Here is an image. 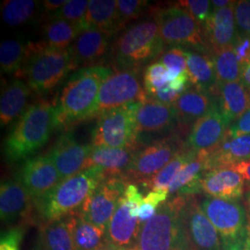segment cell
<instances>
[{"mask_svg": "<svg viewBox=\"0 0 250 250\" xmlns=\"http://www.w3.org/2000/svg\"><path fill=\"white\" fill-rule=\"evenodd\" d=\"M113 72L97 65L83 68L67 81L56 107L58 128H69L94 117L102 83Z\"/></svg>", "mask_w": 250, "mask_h": 250, "instance_id": "6da1fadb", "label": "cell"}, {"mask_svg": "<svg viewBox=\"0 0 250 250\" xmlns=\"http://www.w3.org/2000/svg\"><path fill=\"white\" fill-rule=\"evenodd\" d=\"M107 178L103 170L93 167L64 179L43 197L34 201L35 214L41 224L77 214L90 195Z\"/></svg>", "mask_w": 250, "mask_h": 250, "instance_id": "7a4b0ae2", "label": "cell"}, {"mask_svg": "<svg viewBox=\"0 0 250 250\" xmlns=\"http://www.w3.org/2000/svg\"><path fill=\"white\" fill-rule=\"evenodd\" d=\"M58 128L56 107L39 101L30 105L19 118L4 142V153L9 162L25 160L45 145Z\"/></svg>", "mask_w": 250, "mask_h": 250, "instance_id": "3957f363", "label": "cell"}, {"mask_svg": "<svg viewBox=\"0 0 250 250\" xmlns=\"http://www.w3.org/2000/svg\"><path fill=\"white\" fill-rule=\"evenodd\" d=\"M155 19H146L127 27L112 46V59L118 70L138 71L161 57L164 50Z\"/></svg>", "mask_w": 250, "mask_h": 250, "instance_id": "277c9868", "label": "cell"}, {"mask_svg": "<svg viewBox=\"0 0 250 250\" xmlns=\"http://www.w3.org/2000/svg\"><path fill=\"white\" fill-rule=\"evenodd\" d=\"M24 64L21 76H25L29 87L38 94L53 89L69 72L77 69L69 48H54L43 41L27 45Z\"/></svg>", "mask_w": 250, "mask_h": 250, "instance_id": "5b68a950", "label": "cell"}, {"mask_svg": "<svg viewBox=\"0 0 250 250\" xmlns=\"http://www.w3.org/2000/svg\"><path fill=\"white\" fill-rule=\"evenodd\" d=\"M186 197L175 196L162 203L155 216L141 225L137 237L139 250H189L182 209Z\"/></svg>", "mask_w": 250, "mask_h": 250, "instance_id": "8992f818", "label": "cell"}, {"mask_svg": "<svg viewBox=\"0 0 250 250\" xmlns=\"http://www.w3.org/2000/svg\"><path fill=\"white\" fill-rule=\"evenodd\" d=\"M139 103L110 109L98 117L92 134L94 147H140L135 112Z\"/></svg>", "mask_w": 250, "mask_h": 250, "instance_id": "52a82bcc", "label": "cell"}, {"mask_svg": "<svg viewBox=\"0 0 250 250\" xmlns=\"http://www.w3.org/2000/svg\"><path fill=\"white\" fill-rule=\"evenodd\" d=\"M186 147L177 135H170L140 147L122 176L129 183L141 185L147 182L162 170L179 152Z\"/></svg>", "mask_w": 250, "mask_h": 250, "instance_id": "ba28073f", "label": "cell"}, {"mask_svg": "<svg viewBox=\"0 0 250 250\" xmlns=\"http://www.w3.org/2000/svg\"><path fill=\"white\" fill-rule=\"evenodd\" d=\"M200 206L219 232L223 247L241 241L249 235L248 215L239 200L207 197Z\"/></svg>", "mask_w": 250, "mask_h": 250, "instance_id": "9c48e42d", "label": "cell"}, {"mask_svg": "<svg viewBox=\"0 0 250 250\" xmlns=\"http://www.w3.org/2000/svg\"><path fill=\"white\" fill-rule=\"evenodd\" d=\"M161 39L165 45L193 46L204 51L206 47L202 28L186 9L179 6L159 9L153 12Z\"/></svg>", "mask_w": 250, "mask_h": 250, "instance_id": "30bf717a", "label": "cell"}, {"mask_svg": "<svg viewBox=\"0 0 250 250\" xmlns=\"http://www.w3.org/2000/svg\"><path fill=\"white\" fill-rule=\"evenodd\" d=\"M146 99L138 71L117 70L102 83L94 117L117 107L142 103Z\"/></svg>", "mask_w": 250, "mask_h": 250, "instance_id": "8fae6325", "label": "cell"}, {"mask_svg": "<svg viewBox=\"0 0 250 250\" xmlns=\"http://www.w3.org/2000/svg\"><path fill=\"white\" fill-rule=\"evenodd\" d=\"M127 186L128 182L122 176L104 179L86 199L78 214L106 231Z\"/></svg>", "mask_w": 250, "mask_h": 250, "instance_id": "7c38bea8", "label": "cell"}, {"mask_svg": "<svg viewBox=\"0 0 250 250\" xmlns=\"http://www.w3.org/2000/svg\"><path fill=\"white\" fill-rule=\"evenodd\" d=\"M182 221L189 250H222V238L195 196L186 197Z\"/></svg>", "mask_w": 250, "mask_h": 250, "instance_id": "4fadbf2b", "label": "cell"}, {"mask_svg": "<svg viewBox=\"0 0 250 250\" xmlns=\"http://www.w3.org/2000/svg\"><path fill=\"white\" fill-rule=\"evenodd\" d=\"M136 127L141 146L146 139L156 134H165L171 131L178 123L177 115L172 105L161 103L148 98L139 103L136 112Z\"/></svg>", "mask_w": 250, "mask_h": 250, "instance_id": "5bb4252c", "label": "cell"}, {"mask_svg": "<svg viewBox=\"0 0 250 250\" xmlns=\"http://www.w3.org/2000/svg\"><path fill=\"white\" fill-rule=\"evenodd\" d=\"M18 180L34 201L62 181L48 154L27 159L20 169Z\"/></svg>", "mask_w": 250, "mask_h": 250, "instance_id": "9a60e30c", "label": "cell"}, {"mask_svg": "<svg viewBox=\"0 0 250 250\" xmlns=\"http://www.w3.org/2000/svg\"><path fill=\"white\" fill-rule=\"evenodd\" d=\"M229 125L220 109L218 100L214 107L193 125L186 147L195 153H205L222 143L227 136Z\"/></svg>", "mask_w": 250, "mask_h": 250, "instance_id": "2e32d148", "label": "cell"}, {"mask_svg": "<svg viewBox=\"0 0 250 250\" xmlns=\"http://www.w3.org/2000/svg\"><path fill=\"white\" fill-rule=\"evenodd\" d=\"M93 146L79 143L70 132L63 133L47 153L59 170L62 180L84 170Z\"/></svg>", "mask_w": 250, "mask_h": 250, "instance_id": "e0dca14e", "label": "cell"}, {"mask_svg": "<svg viewBox=\"0 0 250 250\" xmlns=\"http://www.w3.org/2000/svg\"><path fill=\"white\" fill-rule=\"evenodd\" d=\"M234 1L232 5L212 11L201 25L206 47L210 54L233 46L239 36L234 17Z\"/></svg>", "mask_w": 250, "mask_h": 250, "instance_id": "ac0fdd59", "label": "cell"}, {"mask_svg": "<svg viewBox=\"0 0 250 250\" xmlns=\"http://www.w3.org/2000/svg\"><path fill=\"white\" fill-rule=\"evenodd\" d=\"M34 214V200L18 179L2 182L0 188V217L2 222L9 224L19 219L31 221Z\"/></svg>", "mask_w": 250, "mask_h": 250, "instance_id": "d6986e66", "label": "cell"}, {"mask_svg": "<svg viewBox=\"0 0 250 250\" xmlns=\"http://www.w3.org/2000/svg\"><path fill=\"white\" fill-rule=\"evenodd\" d=\"M108 38L95 27L88 26L83 30L69 47L77 69L97 66L107 52Z\"/></svg>", "mask_w": 250, "mask_h": 250, "instance_id": "ffe728a7", "label": "cell"}, {"mask_svg": "<svg viewBox=\"0 0 250 250\" xmlns=\"http://www.w3.org/2000/svg\"><path fill=\"white\" fill-rule=\"evenodd\" d=\"M142 224L131 213V204L123 195L105 231V240L126 249L137 240Z\"/></svg>", "mask_w": 250, "mask_h": 250, "instance_id": "44dd1931", "label": "cell"}, {"mask_svg": "<svg viewBox=\"0 0 250 250\" xmlns=\"http://www.w3.org/2000/svg\"><path fill=\"white\" fill-rule=\"evenodd\" d=\"M202 191L208 197L239 200L245 192V180L230 167L207 171L201 182Z\"/></svg>", "mask_w": 250, "mask_h": 250, "instance_id": "7402d4cb", "label": "cell"}, {"mask_svg": "<svg viewBox=\"0 0 250 250\" xmlns=\"http://www.w3.org/2000/svg\"><path fill=\"white\" fill-rule=\"evenodd\" d=\"M200 154L205 156L208 171L217 168L232 167L242 161H250V134L238 137L227 135L216 147Z\"/></svg>", "mask_w": 250, "mask_h": 250, "instance_id": "603a6c76", "label": "cell"}, {"mask_svg": "<svg viewBox=\"0 0 250 250\" xmlns=\"http://www.w3.org/2000/svg\"><path fill=\"white\" fill-rule=\"evenodd\" d=\"M140 147L112 148L93 146L85 162L84 170L97 167L103 170L106 177L123 176Z\"/></svg>", "mask_w": 250, "mask_h": 250, "instance_id": "cb8c5ba5", "label": "cell"}, {"mask_svg": "<svg viewBox=\"0 0 250 250\" xmlns=\"http://www.w3.org/2000/svg\"><path fill=\"white\" fill-rule=\"evenodd\" d=\"M217 103L213 95L190 86L172 104L178 124L190 125L212 109Z\"/></svg>", "mask_w": 250, "mask_h": 250, "instance_id": "d4e9b609", "label": "cell"}, {"mask_svg": "<svg viewBox=\"0 0 250 250\" xmlns=\"http://www.w3.org/2000/svg\"><path fill=\"white\" fill-rule=\"evenodd\" d=\"M215 96L229 127L250 107V93L240 81L217 85Z\"/></svg>", "mask_w": 250, "mask_h": 250, "instance_id": "484cf974", "label": "cell"}, {"mask_svg": "<svg viewBox=\"0 0 250 250\" xmlns=\"http://www.w3.org/2000/svg\"><path fill=\"white\" fill-rule=\"evenodd\" d=\"M187 51V73L195 88L215 96L217 79L212 56L201 50Z\"/></svg>", "mask_w": 250, "mask_h": 250, "instance_id": "4316f807", "label": "cell"}, {"mask_svg": "<svg viewBox=\"0 0 250 250\" xmlns=\"http://www.w3.org/2000/svg\"><path fill=\"white\" fill-rule=\"evenodd\" d=\"M207 171L205 156L198 153L179 171L170 184L168 195L195 196L202 190L201 182Z\"/></svg>", "mask_w": 250, "mask_h": 250, "instance_id": "83f0119b", "label": "cell"}, {"mask_svg": "<svg viewBox=\"0 0 250 250\" xmlns=\"http://www.w3.org/2000/svg\"><path fill=\"white\" fill-rule=\"evenodd\" d=\"M31 88L23 81L14 79L8 83L1 94L0 124L7 126L24 112Z\"/></svg>", "mask_w": 250, "mask_h": 250, "instance_id": "f1b7e54d", "label": "cell"}, {"mask_svg": "<svg viewBox=\"0 0 250 250\" xmlns=\"http://www.w3.org/2000/svg\"><path fill=\"white\" fill-rule=\"evenodd\" d=\"M86 22L108 37L121 31L117 0H90Z\"/></svg>", "mask_w": 250, "mask_h": 250, "instance_id": "f546056e", "label": "cell"}, {"mask_svg": "<svg viewBox=\"0 0 250 250\" xmlns=\"http://www.w3.org/2000/svg\"><path fill=\"white\" fill-rule=\"evenodd\" d=\"M40 227L39 240L45 250H76L68 218Z\"/></svg>", "mask_w": 250, "mask_h": 250, "instance_id": "4dcf8cb0", "label": "cell"}, {"mask_svg": "<svg viewBox=\"0 0 250 250\" xmlns=\"http://www.w3.org/2000/svg\"><path fill=\"white\" fill-rule=\"evenodd\" d=\"M76 250H96L105 242V230L83 219L80 215L68 217Z\"/></svg>", "mask_w": 250, "mask_h": 250, "instance_id": "1f68e13d", "label": "cell"}, {"mask_svg": "<svg viewBox=\"0 0 250 250\" xmlns=\"http://www.w3.org/2000/svg\"><path fill=\"white\" fill-rule=\"evenodd\" d=\"M83 30L63 19L53 17L44 26L45 45L60 49H68Z\"/></svg>", "mask_w": 250, "mask_h": 250, "instance_id": "d6a6232c", "label": "cell"}, {"mask_svg": "<svg viewBox=\"0 0 250 250\" xmlns=\"http://www.w3.org/2000/svg\"><path fill=\"white\" fill-rule=\"evenodd\" d=\"M197 154V153L191 151L187 147H185L182 151L179 152L162 170H160L150 180L143 184L144 187L149 189L150 192L155 191L168 194L170 184L172 183L175 176L178 174L179 171L182 170V168L188 161H191Z\"/></svg>", "mask_w": 250, "mask_h": 250, "instance_id": "836d02e7", "label": "cell"}, {"mask_svg": "<svg viewBox=\"0 0 250 250\" xmlns=\"http://www.w3.org/2000/svg\"><path fill=\"white\" fill-rule=\"evenodd\" d=\"M214 62L217 85L241 80L242 67L233 46L211 53Z\"/></svg>", "mask_w": 250, "mask_h": 250, "instance_id": "e575fe53", "label": "cell"}, {"mask_svg": "<svg viewBox=\"0 0 250 250\" xmlns=\"http://www.w3.org/2000/svg\"><path fill=\"white\" fill-rule=\"evenodd\" d=\"M27 45L21 38L4 41L0 46V65L6 74L20 75L25 62Z\"/></svg>", "mask_w": 250, "mask_h": 250, "instance_id": "d590c367", "label": "cell"}, {"mask_svg": "<svg viewBox=\"0 0 250 250\" xmlns=\"http://www.w3.org/2000/svg\"><path fill=\"white\" fill-rule=\"evenodd\" d=\"M36 6L34 0H5L1 4L3 21L9 26L21 25L33 18Z\"/></svg>", "mask_w": 250, "mask_h": 250, "instance_id": "8d00e7d4", "label": "cell"}, {"mask_svg": "<svg viewBox=\"0 0 250 250\" xmlns=\"http://www.w3.org/2000/svg\"><path fill=\"white\" fill-rule=\"evenodd\" d=\"M88 5L87 0H68L62 9L53 14V17L63 19L84 30L88 27L86 22Z\"/></svg>", "mask_w": 250, "mask_h": 250, "instance_id": "74e56055", "label": "cell"}, {"mask_svg": "<svg viewBox=\"0 0 250 250\" xmlns=\"http://www.w3.org/2000/svg\"><path fill=\"white\" fill-rule=\"evenodd\" d=\"M170 82L169 71L161 62L158 61L146 67L144 74V86L147 97Z\"/></svg>", "mask_w": 250, "mask_h": 250, "instance_id": "f35d334b", "label": "cell"}, {"mask_svg": "<svg viewBox=\"0 0 250 250\" xmlns=\"http://www.w3.org/2000/svg\"><path fill=\"white\" fill-rule=\"evenodd\" d=\"M118 11L120 16V25L121 29L128 24L130 21L139 18L146 7L148 4V1L146 0H117Z\"/></svg>", "mask_w": 250, "mask_h": 250, "instance_id": "ab89813d", "label": "cell"}, {"mask_svg": "<svg viewBox=\"0 0 250 250\" xmlns=\"http://www.w3.org/2000/svg\"><path fill=\"white\" fill-rule=\"evenodd\" d=\"M161 62L169 71L181 74L187 72V51L180 46H171L160 57Z\"/></svg>", "mask_w": 250, "mask_h": 250, "instance_id": "60d3db41", "label": "cell"}, {"mask_svg": "<svg viewBox=\"0 0 250 250\" xmlns=\"http://www.w3.org/2000/svg\"><path fill=\"white\" fill-rule=\"evenodd\" d=\"M177 6L186 9L200 25H203L211 13V2L208 0H183Z\"/></svg>", "mask_w": 250, "mask_h": 250, "instance_id": "b9f144b4", "label": "cell"}, {"mask_svg": "<svg viewBox=\"0 0 250 250\" xmlns=\"http://www.w3.org/2000/svg\"><path fill=\"white\" fill-rule=\"evenodd\" d=\"M234 17L239 36H250V0L235 2Z\"/></svg>", "mask_w": 250, "mask_h": 250, "instance_id": "7bdbcfd3", "label": "cell"}, {"mask_svg": "<svg viewBox=\"0 0 250 250\" xmlns=\"http://www.w3.org/2000/svg\"><path fill=\"white\" fill-rule=\"evenodd\" d=\"M25 230L21 226L9 228L2 232L0 240V250H20Z\"/></svg>", "mask_w": 250, "mask_h": 250, "instance_id": "ee69618b", "label": "cell"}, {"mask_svg": "<svg viewBox=\"0 0 250 250\" xmlns=\"http://www.w3.org/2000/svg\"><path fill=\"white\" fill-rule=\"evenodd\" d=\"M247 134H250V107L229 127L227 133L230 137H238Z\"/></svg>", "mask_w": 250, "mask_h": 250, "instance_id": "f6af8a7d", "label": "cell"}, {"mask_svg": "<svg viewBox=\"0 0 250 250\" xmlns=\"http://www.w3.org/2000/svg\"><path fill=\"white\" fill-rule=\"evenodd\" d=\"M233 49L242 67L250 60V36H238L233 45Z\"/></svg>", "mask_w": 250, "mask_h": 250, "instance_id": "bcb514c9", "label": "cell"}, {"mask_svg": "<svg viewBox=\"0 0 250 250\" xmlns=\"http://www.w3.org/2000/svg\"><path fill=\"white\" fill-rule=\"evenodd\" d=\"M180 96H181V94L175 92L174 90L170 89V86L167 83L166 85H164L160 89L156 90L148 98L156 99L164 104L172 105L179 99Z\"/></svg>", "mask_w": 250, "mask_h": 250, "instance_id": "7dc6e473", "label": "cell"}, {"mask_svg": "<svg viewBox=\"0 0 250 250\" xmlns=\"http://www.w3.org/2000/svg\"><path fill=\"white\" fill-rule=\"evenodd\" d=\"M158 207L156 206L148 204V203H144L139 208V213H138V221L141 224L146 223L152 219L155 214L157 213Z\"/></svg>", "mask_w": 250, "mask_h": 250, "instance_id": "c3c4849f", "label": "cell"}, {"mask_svg": "<svg viewBox=\"0 0 250 250\" xmlns=\"http://www.w3.org/2000/svg\"><path fill=\"white\" fill-rule=\"evenodd\" d=\"M167 198H168V194H166V193L151 191L146 197H144L143 202L156 206L159 208L162 203H164L166 201Z\"/></svg>", "mask_w": 250, "mask_h": 250, "instance_id": "681fc988", "label": "cell"}, {"mask_svg": "<svg viewBox=\"0 0 250 250\" xmlns=\"http://www.w3.org/2000/svg\"><path fill=\"white\" fill-rule=\"evenodd\" d=\"M230 168L236 170L245 181L250 184V161H242Z\"/></svg>", "mask_w": 250, "mask_h": 250, "instance_id": "f907efd6", "label": "cell"}, {"mask_svg": "<svg viewBox=\"0 0 250 250\" xmlns=\"http://www.w3.org/2000/svg\"><path fill=\"white\" fill-rule=\"evenodd\" d=\"M68 2V0H45L43 1V7L45 11L54 12V14L62 8L63 6Z\"/></svg>", "mask_w": 250, "mask_h": 250, "instance_id": "816d5d0a", "label": "cell"}, {"mask_svg": "<svg viewBox=\"0 0 250 250\" xmlns=\"http://www.w3.org/2000/svg\"><path fill=\"white\" fill-rule=\"evenodd\" d=\"M243 85L250 93V60L242 66L241 80Z\"/></svg>", "mask_w": 250, "mask_h": 250, "instance_id": "f5cc1de1", "label": "cell"}, {"mask_svg": "<svg viewBox=\"0 0 250 250\" xmlns=\"http://www.w3.org/2000/svg\"><path fill=\"white\" fill-rule=\"evenodd\" d=\"M222 250H250V234L241 241L236 242L234 244L226 246V247H223Z\"/></svg>", "mask_w": 250, "mask_h": 250, "instance_id": "db71d44e", "label": "cell"}, {"mask_svg": "<svg viewBox=\"0 0 250 250\" xmlns=\"http://www.w3.org/2000/svg\"><path fill=\"white\" fill-rule=\"evenodd\" d=\"M211 2V12L216 11L219 9H224L230 5H232L234 1L231 0H212Z\"/></svg>", "mask_w": 250, "mask_h": 250, "instance_id": "11a10c76", "label": "cell"}, {"mask_svg": "<svg viewBox=\"0 0 250 250\" xmlns=\"http://www.w3.org/2000/svg\"><path fill=\"white\" fill-rule=\"evenodd\" d=\"M245 204H246V211H247L248 221H249V233L250 234V188L248 189L245 195Z\"/></svg>", "mask_w": 250, "mask_h": 250, "instance_id": "9f6ffc18", "label": "cell"}, {"mask_svg": "<svg viewBox=\"0 0 250 250\" xmlns=\"http://www.w3.org/2000/svg\"><path fill=\"white\" fill-rule=\"evenodd\" d=\"M96 250H126V249L122 248V247H118L116 245H113V244L105 240V242L99 247V249Z\"/></svg>", "mask_w": 250, "mask_h": 250, "instance_id": "6f0895ef", "label": "cell"}, {"mask_svg": "<svg viewBox=\"0 0 250 250\" xmlns=\"http://www.w3.org/2000/svg\"><path fill=\"white\" fill-rule=\"evenodd\" d=\"M33 250H45L44 247H43V245H42V243L40 242L39 239H38V241H37V243H36V246L34 247Z\"/></svg>", "mask_w": 250, "mask_h": 250, "instance_id": "680465c9", "label": "cell"}, {"mask_svg": "<svg viewBox=\"0 0 250 250\" xmlns=\"http://www.w3.org/2000/svg\"><path fill=\"white\" fill-rule=\"evenodd\" d=\"M250 234V233H249Z\"/></svg>", "mask_w": 250, "mask_h": 250, "instance_id": "91938a15", "label": "cell"}, {"mask_svg": "<svg viewBox=\"0 0 250 250\" xmlns=\"http://www.w3.org/2000/svg\"></svg>", "mask_w": 250, "mask_h": 250, "instance_id": "94428289", "label": "cell"}]
</instances>
